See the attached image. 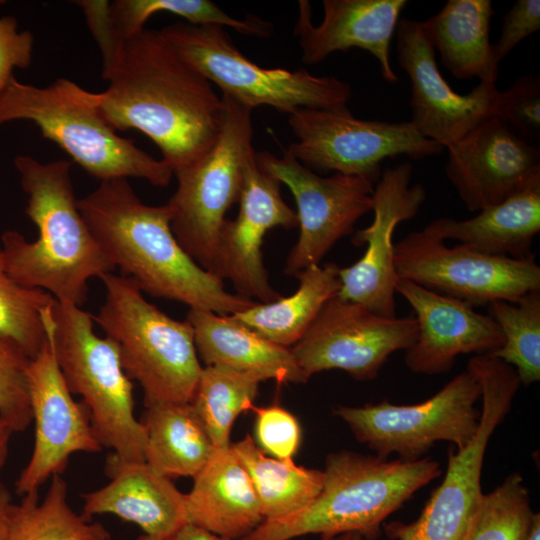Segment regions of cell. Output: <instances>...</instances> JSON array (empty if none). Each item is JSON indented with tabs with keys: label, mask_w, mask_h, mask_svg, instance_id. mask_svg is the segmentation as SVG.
Wrapping results in <instances>:
<instances>
[{
	"label": "cell",
	"mask_w": 540,
	"mask_h": 540,
	"mask_svg": "<svg viewBox=\"0 0 540 540\" xmlns=\"http://www.w3.org/2000/svg\"><path fill=\"white\" fill-rule=\"evenodd\" d=\"M102 78L109 84L97 98L106 122L115 131L136 129L149 137L173 175L215 143L223 98L160 30L123 39L103 62Z\"/></svg>",
	"instance_id": "6da1fadb"
},
{
	"label": "cell",
	"mask_w": 540,
	"mask_h": 540,
	"mask_svg": "<svg viewBox=\"0 0 540 540\" xmlns=\"http://www.w3.org/2000/svg\"><path fill=\"white\" fill-rule=\"evenodd\" d=\"M77 203L106 258L142 292L219 315L258 303L228 292L222 279L199 266L175 238L168 205L143 203L126 178L100 181Z\"/></svg>",
	"instance_id": "7a4b0ae2"
},
{
	"label": "cell",
	"mask_w": 540,
	"mask_h": 540,
	"mask_svg": "<svg viewBox=\"0 0 540 540\" xmlns=\"http://www.w3.org/2000/svg\"><path fill=\"white\" fill-rule=\"evenodd\" d=\"M14 166L27 195L25 214L36 225L38 237L27 241L16 230L1 235L6 272L20 286L42 289L59 302L80 307L87 301L89 280L101 279L115 267L79 211L72 163H42L18 155Z\"/></svg>",
	"instance_id": "3957f363"
},
{
	"label": "cell",
	"mask_w": 540,
	"mask_h": 540,
	"mask_svg": "<svg viewBox=\"0 0 540 540\" xmlns=\"http://www.w3.org/2000/svg\"><path fill=\"white\" fill-rule=\"evenodd\" d=\"M320 493L304 508L263 520L241 540H322L354 532L374 540L384 520L441 474L431 458L387 460L343 450L326 457Z\"/></svg>",
	"instance_id": "277c9868"
},
{
	"label": "cell",
	"mask_w": 540,
	"mask_h": 540,
	"mask_svg": "<svg viewBox=\"0 0 540 540\" xmlns=\"http://www.w3.org/2000/svg\"><path fill=\"white\" fill-rule=\"evenodd\" d=\"M28 120L42 137L56 143L74 162L100 181L135 177L167 187L171 168L121 137L102 116L97 93L58 78L46 87L12 77L0 93V126Z\"/></svg>",
	"instance_id": "5b68a950"
},
{
	"label": "cell",
	"mask_w": 540,
	"mask_h": 540,
	"mask_svg": "<svg viewBox=\"0 0 540 540\" xmlns=\"http://www.w3.org/2000/svg\"><path fill=\"white\" fill-rule=\"evenodd\" d=\"M101 280L104 303L93 320L119 349L122 368L143 389L145 405L191 402L203 367L191 325L149 303L130 278Z\"/></svg>",
	"instance_id": "8992f818"
},
{
	"label": "cell",
	"mask_w": 540,
	"mask_h": 540,
	"mask_svg": "<svg viewBox=\"0 0 540 540\" xmlns=\"http://www.w3.org/2000/svg\"><path fill=\"white\" fill-rule=\"evenodd\" d=\"M51 312L56 361L70 392L82 397L98 441L121 461H144L145 430L117 344L99 337L93 315L79 306L54 299Z\"/></svg>",
	"instance_id": "52a82bcc"
},
{
	"label": "cell",
	"mask_w": 540,
	"mask_h": 540,
	"mask_svg": "<svg viewBox=\"0 0 540 540\" xmlns=\"http://www.w3.org/2000/svg\"><path fill=\"white\" fill-rule=\"evenodd\" d=\"M160 32L222 95L251 110L269 106L290 115L298 109L342 108L352 94L351 86L334 76L257 65L235 46L224 27L176 22Z\"/></svg>",
	"instance_id": "ba28073f"
},
{
	"label": "cell",
	"mask_w": 540,
	"mask_h": 540,
	"mask_svg": "<svg viewBox=\"0 0 540 540\" xmlns=\"http://www.w3.org/2000/svg\"><path fill=\"white\" fill-rule=\"evenodd\" d=\"M221 96L224 119L215 143L174 174L177 188L166 203L175 238L199 266L214 275L225 215L239 200L244 165L255 151L252 110Z\"/></svg>",
	"instance_id": "9c48e42d"
},
{
	"label": "cell",
	"mask_w": 540,
	"mask_h": 540,
	"mask_svg": "<svg viewBox=\"0 0 540 540\" xmlns=\"http://www.w3.org/2000/svg\"><path fill=\"white\" fill-rule=\"evenodd\" d=\"M466 369L481 391L478 429L466 446L449 450L445 476L418 519L385 525L390 539L464 540L466 536L484 494L481 474L488 443L521 385L514 368L491 354L472 356Z\"/></svg>",
	"instance_id": "30bf717a"
},
{
	"label": "cell",
	"mask_w": 540,
	"mask_h": 540,
	"mask_svg": "<svg viewBox=\"0 0 540 540\" xmlns=\"http://www.w3.org/2000/svg\"><path fill=\"white\" fill-rule=\"evenodd\" d=\"M296 140L286 149L313 172H334L377 183L381 162L400 155L418 160L444 147L418 133L410 121L386 122L355 117L348 107L298 109L288 115Z\"/></svg>",
	"instance_id": "8fae6325"
},
{
	"label": "cell",
	"mask_w": 540,
	"mask_h": 540,
	"mask_svg": "<svg viewBox=\"0 0 540 540\" xmlns=\"http://www.w3.org/2000/svg\"><path fill=\"white\" fill-rule=\"evenodd\" d=\"M481 391L466 369L427 400L396 405L383 400L362 406H337L334 414L355 438L384 459L390 454L413 461L422 458L436 442L447 441L456 449L466 446L480 420L476 403Z\"/></svg>",
	"instance_id": "7c38bea8"
},
{
	"label": "cell",
	"mask_w": 540,
	"mask_h": 540,
	"mask_svg": "<svg viewBox=\"0 0 540 540\" xmlns=\"http://www.w3.org/2000/svg\"><path fill=\"white\" fill-rule=\"evenodd\" d=\"M399 277L472 307L496 300L516 302L540 290L535 257L516 259L487 255L464 245H446L423 230L395 243Z\"/></svg>",
	"instance_id": "4fadbf2b"
},
{
	"label": "cell",
	"mask_w": 540,
	"mask_h": 540,
	"mask_svg": "<svg viewBox=\"0 0 540 540\" xmlns=\"http://www.w3.org/2000/svg\"><path fill=\"white\" fill-rule=\"evenodd\" d=\"M417 333L413 315L384 317L335 295L290 349L308 378L339 369L368 381L378 376L390 355L410 348Z\"/></svg>",
	"instance_id": "5bb4252c"
},
{
	"label": "cell",
	"mask_w": 540,
	"mask_h": 540,
	"mask_svg": "<svg viewBox=\"0 0 540 540\" xmlns=\"http://www.w3.org/2000/svg\"><path fill=\"white\" fill-rule=\"evenodd\" d=\"M256 159L267 173L287 185L297 205L299 236L286 259L285 274L297 277L324 256L357 221L372 210L374 184L334 173L323 177L298 162L286 149L264 151Z\"/></svg>",
	"instance_id": "9a60e30c"
},
{
	"label": "cell",
	"mask_w": 540,
	"mask_h": 540,
	"mask_svg": "<svg viewBox=\"0 0 540 540\" xmlns=\"http://www.w3.org/2000/svg\"><path fill=\"white\" fill-rule=\"evenodd\" d=\"M51 305L42 311L47 342L30 359L27 371L35 432L31 457L15 484L21 496L38 492L47 480L61 475L73 454L96 453L103 448L86 406L74 400L56 361Z\"/></svg>",
	"instance_id": "2e32d148"
},
{
	"label": "cell",
	"mask_w": 540,
	"mask_h": 540,
	"mask_svg": "<svg viewBox=\"0 0 540 540\" xmlns=\"http://www.w3.org/2000/svg\"><path fill=\"white\" fill-rule=\"evenodd\" d=\"M412 171V165L403 162L381 173L372 193L373 220L352 238L353 245H366L365 252L351 266L339 269L337 296L384 317L396 316L399 276L394 259V232L400 223L418 214L427 196L423 185H411Z\"/></svg>",
	"instance_id": "e0dca14e"
},
{
	"label": "cell",
	"mask_w": 540,
	"mask_h": 540,
	"mask_svg": "<svg viewBox=\"0 0 540 540\" xmlns=\"http://www.w3.org/2000/svg\"><path fill=\"white\" fill-rule=\"evenodd\" d=\"M396 49L398 64L411 82L410 122L420 135L446 148L496 117L500 97L496 84L479 83L464 95L454 91L439 71L421 21L399 20Z\"/></svg>",
	"instance_id": "ac0fdd59"
},
{
	"label": "cell",
	"mask_w": 540,
	"mask_h": 540,
	"mask_svg": "<svg viewBox=\"0 0 540 540\" xmlns=\"http://www.w3.org/2000/svg\"><path fill=\"white\" fill-rule=\"evenodd\" d=\"M238 202V215L226 219L222 227L215 275L230 280L243 298L276 301L282 296L269 282L262 254L264 237L275 227H298V217L282 198L281 182L261 168L255 151L245 162Z\"/></svg>",
	"instance_id": "d6986e66"
},
{
	"label": "cell",
	"mask_w": 540,
	"mask_h": 540,
	"mask_svg": "<svg viewBox=\"0 0 540 540\" xmlns=\"http://www.w3.org/2000/svg\"><path fill=\"white\" fill-rule=\"evenodd\" d=\"M445 175L471 212L501 203L540 181V151L497 117L446 147Z\"/></svg>",
	"instance_id": "ffe728a7"
},
{
	"label": "cell",
	"mask_w": 540,
	"mask_h": 540,
	"mask_svg": "<svg viewBox=\"0 0 540 540\" xmlns=\"http://www.w3.org/2000/svg\"><path fill=\"white\" fill-rule=\"evenodd\" d=\"M396 293L412 307L418 326L417 338L404 357L413 373L443 374L461 354H492L503 345L497 323L464 302L401 277Z\"/></svg>",
	"instance_id": "44dd1931"
},
{
	"label": "cell",
	"mask_w": 540,
	"mask_h": 540,
	"mask_svg": "<svg viewBox=\"0 0 540 540\" xmlns=\"http://www.w3.org/2000/svg\"><path fill=\"white\" fill-rule=\"evenodd\" d=\"M406 4V0H323V19L315 26L310 3L300 0L294 34L303 63L318 64L332 53L359 48L379 62L386 81L397 82L390 44Z\"/></svg>",
	"instance_id": "7402d4cb"
},
{
	"label": "cell",
	"mask_w": 540,
	"mask_h": 540,
	"mask_svg": "<svg viewBox=\"0 0 540 540\" xmlns=\"http://www.w3.org/2000/svg\"><path fill=\"white\" fill-rule=\"evenodd\" d=\"M106 472V485L82 495L86 517L115 515L161 539L188 523L185 494L145 461L125 462L111 454Z\"/></svg>",
	"instance_id": "603a6c76"
},
{
	"label": "cell",
	"mask_w": 540,
	"mask_h": 540,
	"mask_svg": "<svg viewBox=\"0 0 540 540\" xmlns=\"http://www.w3.org/2000/svg\"><path fill=\"white\" fill-rule=\"evenodd\" d=\"M193 479L185 494L188 523L241 540L264 520L251 479L231 445L216 448Z\"/></svg>",
	"instance_id": "cb8c5ba5"
},
{
	"label": "cell",
	"mask_w": 540,
	"mask_h": 540,
	"mask_svg": "<svg viewBox=\"0 0 540 540\" xmlns=\"http://www.w3.org/2000/svg\"><path fill=\"white\" fill-rule=\"evenodd\" d=\"M186 321L193 328L197 354L206 366L254 373L279 384L309 380L290 348L265 339L232 315L190 309Z\"/></svg>",
	"instance_id": "d4e9b609"
},
{
	"label": "cell",
	"mask_w": 540,
	"mask_h": 540,
	"mask_svg": "<svg viewBox=\"0 0 540 540\" xmlns=\"http://www.w3.org/2000/svg\"><path fill=\"white\" fill-rule=\"evenodd\" d=\"M423 231L487 255L516 259L535 257L531 248L540 231V181L501 203L480 210L472 218H437Z\"/></svg>",
	"instance_id": "484cf974"
},
{
	"label": "cell",
	"mask_w": 540,
	"mask_h": 540,
	"mask_svg": "<svg viewBox=\"0 0 540 540\" xmlns=\"http://www.w3.org/2000/svg\"><path fill=\"white\" fill-rule=\"evenodd\" d=\"M493 13L490 0H448L421 21L430 44L454 77L496 84L499 62L490 42Z\"/></svg>",
	"instance_id": "4316f807"
},
{
	"label": "cell",
	"mask_w": 540,
	"mask_h": 540,
	"mask_svg": "<svg viewBox=\"0 0 540 540\" xmlns=\"http://www.w3.org/2000/svg\"><path fill=\"white\" fill-rule=\"evenodd\" d=\"M141 422L146 436L144 461L171 480L194 478L216 449L190 402L148 404Z\"/></svg>",
	"instance_id": "83f0119b"
},
{
	"label": "cell",
	"mask_w": 540,
	"mask_h": 540,
	"mask_svg": "<svg viewBox=\"0 0 540 540\" xmlns=\"http://www.w3.org/2000/svg\"><path fill=\"white\" fill-rule=\"evenodd\" d=\"M339 267L334 263L313 265L298 276L295 293L232 315L265 339L291 348L310 327L324 304L340 288Z\"/></svg>",
	"instance_id": "f1b7e54d"
},
{
	"label": "cell",
	"mask_w": 540,
	"mask_h": 540,
	"mask_svg": "<svg viewBox=\"0 0 540 540\" xmlns=\"http://www.w3.org/2000/svg\"><path fill=\"white\" fill-rule=\"evenodd\" d=\"M231 449L251 479L264 520L304 508L322 489L323 470L296 465L293 459L270 457L250 435L231 443Z\"/></svg>",
	"instance_id": "f546056e"
},
{
	"label": "cell",
	"mask_w": 540,
	"mask_h": 540,
	"mask_svg": "<svg viewBox=\"0 0 540 540\" xmlns=\"http://www.w3.org/2000/svg\"><path fill=\"white\" fill-rule=\"evenodd\" d=\"M9 540H111V533L71 507L66 481L54 475L43 499L34 492L13 503Z\"/></svg>",
	"instance_id": "4dcf8cb0"
},
{
	"label": "cell",
	"mask_w": 540,
	"mask_h": 540,
	"mask_svg": "<svg viewBox=\"0 0 540 540\" xmlns=\"http://www.w3.org/2000/svg\"><path fill=\"white\" fill-rule=\"evenodd\" d=\"M261 376L225 366L203 367L191 400L215 448L231 445L230 436L237 417L251 411Z\"/></svg>",
	"instance_id": "1f68e13d"
},
{
	"label": "cell",
	"mask_w": 540,
	"mask_h": 540,
	"mask_svg": "<svg viewBox=\"0 0 540 540\" xmlns=\"http://www.w3.org/2000/svg\"><path fill=\"white\" fill-rule=\"evenodd\" d=\"M110 17L119 38L128 39L145 28L147 20L157 13H171L192 25L229 27L250 37L267 38L273 24L255 15L237 19L209 0H116L110 2Z\"/></svg>",
	"instance_id": "d6a6232c"
},
{
	"label": "cell",
	"mask_w": 540,
	"mask_h": 540,
	"mask_svg": "<svg viewBox=\"0 0 540 540\" xmlns=\"http://www.w3.org/2000/svg\"><path fill=\"white\" fill-rule=\"evenodd\" d=\"M489 316L499 326L504 342L491 355L510 365L520 383L540 380V290L516 302L496 300L488 305Z\"/></svg>",
	"instance_id": "836d02e7"
},
{
	"label": "cell",
	"mask_w": 540,
	"mask_h": 540,
	"mask_svg": "<svg viewBox=\"0 0 540 540\" xmlns=\"http://www.w3.org/2000/svg\"><path fill=\"white\" fill-rule=\"evenodd\" d=\"M538 514L522 475L511 473L483 494L464 540H527Z\"/></svg>",
	"instance_id": "e575fe53"
},
{
	"label": "cell",
	"mask_w": 540,
	"mask_h": 540,
	"mask_svg": "<svg viewBox=\"0 0 540 540\" xmlns=\"http://www.w3.org/2000/svg\"><path fill=\"white\" fill-rule=\"evenodd\" d=\"M53 300L46 291L20 286L10 278L0 246V335L14 341L30 359L47 342L42 311Z\"/></svg>",
	"instance_id": "d590c367"
},
{
	"label": "cell",
	"mask_w": 540,
	"mask_h": 540,
	"mask_svg": "<svg viewBox=\"0 0 540 540\" xmlns=\"http://www.w3.org/2000/svg\"><path fill=\"white\" fill-rule=\"evenodd\" d=\"M30 358L12 340L0 335V416L14 432L32 423L27 371Z\"/></svg>",
	"instance_id": "8d00e7d4"
},
{
	"label": "cell",
	"mask_w": 540,
	"mask_h": 540,
	"mask_svg": "<svg viewBox=\"0 0 540 540\" xmlns=\"http://www.w3.org/2000/svg\"><path fill=\"white\" fill-rule=\"evenodd\" d=\"M255 413V443L268 456L277 459H293L302 440L298 419L280 405L257 407Z\"/></svg>",
	"instance_id": "74e56055"
},
{
	"label": "cell",
	"mask_w": 540,
	"mask_h": 540,
	"mask_svg": "<svg viewBox=\"0 0 540 540\" xmlns=\"http://www.w3.org/2000/svg\"><path fill=\"white\" fill-rule=\"evenodd\" d=\"M496 117L510 129L533 139L540 134V77L538 74L518 78L500 91Z\"/></svg>",
	"instance_id": "f35d334b"
},
{
	"label": "cell",
	"mask_w": 540,
	"mask_h": 540,
	"mask_svg": "<svg viewBox=\"0 0 540 540\" xmlns=\"http://www.w3.org/2000/svg\"><path fill=\"white\" fill-rule=\"evenodd\" d=\"M33 43L34 37L29 30L18 31L15 17H0V93L14 77L15 68L30 66Z\"/></svg>",
	"instance_id": "ab89813d"
},
{
	"label": "cell",
	"mask_w": 540,
	"mask_h": 540,
	"mask_svg": "<svg viewBox=\"0 0 540 540\" xmlns=\"http://www.w3.org/2000/svg\"><path fill=\"white\" fill-rule=\"evenodd\" d=\"M540 29V1L517 0L503 18L498 41L493 44L500 63L520 42Z\"/></svg>",
	"instance_id": "60d3db41"
},
{
	"label": "cell",
	"mask_w": 540,
	"mask_h": 540,
	"mask_svg": "<svg viewBox=\"0 0 540 540\" xmlns=\"http://www.w3.org/2000/svg\"><path fill=\"white\" fill-rule=\"evenodd\" d=\"M75 3L83 10L89 29L101 51L103 61H106L123 40L118 37L112 25L110 2L82 0Z\"/></svg>",
	"instance_id": "b9f144b4"
},
{
	"label": "cell",
	"mask_w": 540,
	"mask_h": 540,
	"mask_svg": "<svg viewBox=\"0 0 540 540\" xmlns=\"http://www.w3.org/2000/svg\"><path fill=\"white\" fill-rule=\"evenodd\" d=\"M163 540H231L208 530L186 523Z\"/></svg>",
	"instance_id": "7bdbcfd3"
},
{
	"label": "cell",
	"mask_w": 540,
	"mask_h": 540,
	"mask_svg": "<svg viewBox=\"0 0 540 540\" xmlns=\"http://www.w3.org/2000/svg\"><path fill=\"white\" fill-rule=\"evenodd\" d=\"M12 506L9 493L0 485V540H9Z\"/></svg>",
	"instance_id": "ee69618b"
},
{
	"label": "cell",
	"mask_w": 540,
	"mask_h": 540,
	"mask_svg": "<svg viewBox=\"0 0 540 540\" xmlns=\"http://www.w3.org/2000/svg\"><path fill=\"white\" fill-rule=\"evenodd\" d=\"M13 433L15 432L11 426L0 416V472L5 465Z\"/></svg>",
	"instance_id": "f6af8a7d"
},
{
	"label": "cell",
	"mask_w": 540,
	"mask_h": 540,
	"mask_svg": "<svg viewBox=\"0 0 540 540\" xmlns=\"http://www.w3.org/2000/svg\"><path fill=\"white\" fill-rule=\"evenodd\" d=\"M527 540H540V515L538 514Z\"/></svg>",
	"instance_id": "bcb514c9"
},
{
	"label": "cell",
	"mask_w": 540,
	"mask_h": 540,
	"mask_svg": "<svg viewBox=\"0 0 540 540\" xmlns=\"http://www.w3.org/2000/svg\"><path fill=\"white\" fill-rule=\"evenodd\" d=\"M325 540H363V537L354 532L343 533Z\"/></svg>",
	"instance_id": "7dc6e473"
},
{
	"label": "cell",
	"mask_w": 540,
	"mask_h": 540,
	"mask_svg": "<svg viewBox=\"0 0 540 540\" xmlns=\"http://www.w3.org/2000/svg\"><path fill=\"white\" fill-rule=\"evenodd\" d=\"M133 540H163L161 538H158V537H154V536H150V535H147V534H143V535H140L139 537L133 539Z\"/></svg>",
	"instance_id": "c3c4849f"
}]
</instances>
